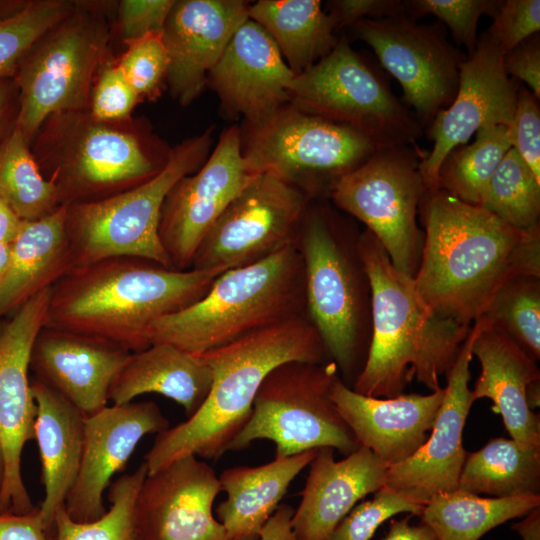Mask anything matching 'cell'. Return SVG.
Returning <instances> with one entry per match:
<instances>
[{
  "mask_svg": "<svg viewBox=\"0 0 540 540\" xmlns=\"http://www.w3.org/2000/svg\"><path fill=\"white\" fill-rule=\"evenodd\" d=\"M418 215L424 243L413 285L431 312L471 326L508 280L540 277V225L515 228L441 188L425 190Z\"/></svg>",
  "mask_w": 540,
  "mask_h": 540,
  "instance_id": "6da1fadb",
  "label": "cell"
},
{
  "mask_svg": "<svg viewBox=\"0 0 540 540\" xmlns=\"http://www.w3.org/2000/svg\"><path fill=\"white\" fill-rule=\"evenodd\" d=\"M224 271L177 270L131 257L74 267L50 288L44 327L137 352L149 346L152 322L198 301Z\"/></svg>",
  "mask_w": 540,
  "mask_h": 540,
  "instance_id": "7a4b0ae2",
  "label": "cell"
},
{
  "mask_svg": "<svg viewBox=\"0 0 540 540\" xmlns=\"http://www.w3.org/2000/svg\"><path fill=\"white\" fill-rule=\"evenodd\" d=\"M197 355L212 373L209 393L186 421L158 433L144 457L147 474L189 455L219 459L247 423L257 391L275 367L330 359L304 313Z\"/></svg>",
  "mask_w": 540,
  "mask_h": 540,
  "instance_id": "3957f363",
  "label": "cell"
},
{
  "mask_svg": "<svg viewBox=\"0 0 540 540\" xmlns=\"http://www.w3.org/2000/svg\"><path fill=\"white\" fill-rule=\"evenodd\" d=\"M358 250L371 287V339L352 389L392 398L415 378L432 392L452 368L471 326L431 312L419 299L413 278L392 264L367 229Z\"/></svg>",
  "mask_w": 540,
  "mask_h": 540,
  "instance_id": "277c9868",
  "label": "cell"
},
{
  "mask_svg": "<svg viewBox=\"0 0 540 540\" xmlns=\"http://www.w3.org/2000/svg\"><path fill=\"white\" fill-rule=\"evenodd\" d=\"M304 311V268L296 240L221 273L198 301L152 322L147 342L200 354Z\"/></svg>",
  "mask_w": 540,
  "mask_h": 540,
  "instance_id": "5b68a950",
  "label": "cell"
},
{
  "mask_svg": "<svg viewBox=\"0 0 540 540\" xmlns=\"http://www.w3.org/2000/svg\"><path fill=\"white\" fill-rule=\"evenodd\" d=\"M357 236H348L324 205L308 206L298 247L304 268L305 309L329 358L355 382L371 339V287Z\"/></svg>",
  "mask_w": 540,
  "mask_h": 540,
  "instance_id": "8992f818",
  "label": "cell"
},
{
  "mask_svg": "<svg viewBox=\"0 0 540 540\" xmlns=\"http://www.w3.org/2000/svg\"><path fill=\"white\" fill-rule=\"evenodd\" d=\"M211 143V132L205 131L174 148L165 165L139 185L68 203L66 231L75 267L131 257L173 268L159 237L162 207L174 185L204 162Z\"/></svg>",
  "mask_w": 540,
  "mask_h": 540,
  "instance_id": "52a82bcc",
  "label": "cell"
},
{
  "mask_svg": "<svg viewBox=\"0 0 540 540\" xmlns=\"http://www.w3.org/2000/svg\"><path fill=\"white\" fill-rule=\"evenodd\" d=\"M289 104L358 131L377 149L415 144L424 132L414 112L393 94L386 75L345 37L294 76Z\"/></svg>",
  "mask_w": 540,
  "mask_h": 540,
  "instance_id": "ba28073f",
  "label": "cell"
},
{
  "mask_svg": "<svg viewBox=\"0 0 540 540\" xmlns=\"http://www.w3.org/2000/svg\"><path fill=\"white\" fill-rule=\"evenodd\" d=\"M338 373L332 360L275 367L259 387L251 415L230 450L266 439L274 442L280 458L323 447L345 456L356 451L360 445L330 397Z\"/></svg>",
  "mask_w": 540,
  "mask_h": 540,
  "instance_id": "9c48e42d",
  "label": "cell"
},
{
  "mask_svg": "<svg viewBox=\"0 0 540 540\" xmlns=\"http://www.w3.org/2000/svg\"><path fill=\"white\" fill-rule=\"evenodd\" d=\"M376 149L358 131L290 104L266 122L248 127L242 146L254 173L272 174L310 198L330 196L336 182L365 163Z\"/></svg>",
  "mask_w": 540,
  "mask_h": 540,
  "instance_id": "30bf717a",
  "label": "cell"
},
{
  "mask_svg": "<svg viewBox=\"0 0 540 540\" xmlns=\"http://www.w3.org/2000/svg\"><path fill=\"white\" fill-rule=\"evenodd\" d=\"M423 157L414 144L376 149L332 188L334 204L365 224L400 272L414 277L424 232L417 224L427 189L419 170Z\"/></svg>",
  "mask_w": 540,
  "mask_h": 540,
  "instance_id": "8fae6325",
  "label": "cell"
},
{
  "mask_svg": "<svg viewBox=\"0 0 540 540\" xmlns=\"http://www.w3.org/2000/svg\"><path fill=\"white\" fill-rule=\"evenodd\" d=\"M310 197L260 173L229 203L201 242L193 269L239 268L295 242Z\"/></svg>",
  "mask_w": 540,
  "mask_h": 540,
  "instance_id": "7c38bea8",
  "label": "cell"
},
{
  "mask_svg": "<svg viewBox=\"0 0 540 540\" xmlns=\"http://www.w3.org/2000/svg\"><path fill=\"white\" fill-rule=\"evenodd\" d=\"M380 65L401 85L404 102L424 127L454 100L467 55L448 39L444 25L418 24L405 16L365 19L351 26Z\"/></svg>",
  "mask_w": 540,
  "mask_h": 540,
  "instance_id": "4fadbf2b",
  "label": "cell"
},
{
  "mask_svg": "<svg viewBox=\"0 0 540 540\" xmlns=\"http://www.w3.org/2000/svg\"><path fill=\"white\" fill-rule=\"evenodd\" d=\"M107 39L102 21L71 13L38 41L20 75L17 127L26 140L49 115L86 105Z\"/></svg>",
  "mask_w": 540,
  "mask_h": 540,
  "instance_id": "5bb4252c",
  "label": "cell"
},
{
  "mask_svg": "<svg viewBox=\"0 0 540 540\" xmlns=\"http://www.w3.org/2000/svg\"><path fill=\"white\" fill-rule=\"evenodd\" d=\"M256 175L243 156L240 129L233 126L223 132L200 169L174 185L159 224V237L174 269H191L204 237Z\"/></svg>",
  "mask_w": 540,
  "mask_h": 540,
  "instance_id": "9a60e30c",
  "label": "cell"
},
{
  "mask_svg": "<svg viewBox=\"0 0 540 540\" xmlns=\"http://www.w3.org/2000/svg\"><path fill=\"white\" fill-rule=\"evenodd\" d=\"M50 288L36 294L5 323L0 338V444L5 476L0 512L28 513L32 504L21 471L22 451L34 439L37 406L28 370L33 344L45 325Z\"/></svg>",
  "mask_w": 540,
  "mask_h": 540,
  "instance_id": "2e32d148",
  "label": "cell"
},
{
  "mask_svg": "<svg viewBox=\"0 0 540 540\" xmlns=\"http://www.w3.org/2000/svg\"><path fill=\"white\" fill-rule=\"evenodd\" d=\"M502 56L483 32L474 53L460 65L454 100L427 126V136L434 145L419 164L427 189L438 188L439 167L453 148L467 144L483 127H510L520 84L506 73Z\"/></svg>",
  "mask_w": 540,
  "mask_h": 540,
  "instance_id": "e0dca14e",
  "label": "cell"
},
{
  "mask_svg": "<svg viewBox=\"0 0 540 540\" xmlns=\"http://www.w3.org/2000/svg\"><path fill=\"white\" fill-rule=\"evenodd\" d=\"M220 491L213 468L193 455L147 474L134 508L139 540H229L213 516Z\"/></svg>",
  "mask_w": 540,
  "mask_h": 540,
  "instance_id": "ac0fdd59",
  "label": "cell"
},
{
  "mask_svg": "<svg viewBox=\"0 0 540 540\" xmlns=\"http://www.w3.org/2000/svg\"><path fill=\"white\" fill-rule=\"evenodd\" d=\"M476 332L473 322L446 375L443 400L426 441L413 455L386 471L385 486L402 491L424 505L435 494L458 489L467 455L463 431L474 402L469 380Z\"/></svg>",
  "mask_w": 540,
  "mask_h": 540,
  "instance_id": "d6986e66",
  "label": "cell"
},
{
  "mask_svg": "<svg viewBox=\"0 0 540 540\" xmlns=\"http://www.w3.org/2000/svg\"><path fill=\"white\" fill-rule=\"evenodd\" d=\"M167 428L168 419L153 401L113 404L86 415L80 468L65 502L68 515L77 522L100 518L112 477L125 468L144 436Z\"/></svg>",
  "mask_w": 540,
  "mask_h": 540,
  "instance_id": "ffe728a7",
  "label": "cell"
},
{
  "mask_svg": "<svg viewBox=\"0 0 540 540\" xmlns=\"http://www.w3.org/2000/svg\"><path fill=\"white\" fill-rule=\"evenodd\" d=\"M294 76L273 39L249 18L232 36L207 82L229 112L242 115L253 127L289 104Z\"/></svg>",
  "mask_w": 540,
  "mask_h": 540,
  "instance_id": "44dd1931",
  "label": "cell"
},
{
  "mask_svg": "<svg viewBox=\"0 0 540 540\" xmlns=\"http://www.w3.org/2000/svg\"><path fill=\"white\" fill-rule=\"evenodd\" d=\"M248 7L241 0L175 1L162 38L169 56L166 78L182 104L201 93L232 36L249 19Z\"/></svg>",
  "mask_w": 540,
  "mask_h": 540,
  "instance_id": "7402d4cb",
  "label": "cell"
},
{
  "mask_svg": "<svg viewBox=\"0 0 540 540\" xmlns=\"http://www.w3.org/2000/svg\"><path fill=\"white\" fill-rule=\"evenodd\" d=\"M131 353L102 339L43 327L30 367L37 380L90 415L107 406L110 387Z\"/></svg>",
  "mask_w": 540,
  "mask_h": 540,
  "instance_id": "603a6c76",
  "label": "cell"
},
{
  "mask_svg": "<svg viewBox=\"0 0 540 540\" xmlns=\"http://www.w3.org/2000/svg\"><path fill=\"white\" fill-rule=\"evenodd\" d=\"M444 396V388L428 395L401 394L377 398L355 392L339 377L330 397L360 446L387 467L413 455L426 441Z\"/></svg>",
  "mask_w": 540,
  "mask_h": 540,
  "instance_id": "cb8c5ba5",
  "label": "cell"
},
{
  "mask_svg": "<svg viewBox=\"0 0 540 540\" xmlns=\"http://www.w3.org/2000/svg\"><path fill=\"white\" fill-rule=\"evenodd\" d=\"M474 323L477 332L472 355L481 366L471 396L488 398L500 414L511 438L526 449H540V420L528 405V388L540 382L536 361L484 316Z\"/></svg>",
  "mask_w": 540,
  "mask_h": 540,
  "instance_id": "d4e9b609",
  "label": "cell"
},
{
  "mask_svg": "<svg viewBox=\"0 0 540 540\" xmlns=\"http://www.w3.org/2000/svg\"><path fill=\"white\" fill-rule=\"evenodd\" d=\"M323 447L310 463L301 501L291 519L297 540H328L356 503L385 483L387 466L360 446L342 460Z\"/></svg>",
  "mask_w": 540,
  "mask_h": 540,
  "instance_id": "484cf974",
  "label": "cell"
},
{
  "mask_svg": "<svg viewBox=\"0 0 540 540\" xmlns=\"http://www.w3.org/2000/svg\"><path fill=\"white\" fill-rule=\"evenodd\" d=\"M31 383L37 406L34 439L44 487L38 512L44 525L54 530V517L65 505L79 472L86 415L43 382Z\"/></svg>",
  "mask_w": 540,
  "mask_h": 540,
  "instance_id": "4316f807",
  "label": "cell"
},
{
  "mask_svg": "<svg viewBox=\"0 0 540 540\" xmlns=\"http://www.w3.org/2000/svg\"><path fill=\"white\" fill-rule=\"evenodd\" d=\"M67 203L52 213L22 221L10 243L8 266L0 282V318L51 288L75 267L66 231Z\"/></svg>",
  "mask_w": 540,
  "mask_h": 540,
  "instance_id": "83f0119b",
  "label": "cell"
},
{
  "mask_svg": "<svg viewBox=\"0 0 540 540\" xmlns=\"http://www.w3.org/2000/svg\"><path fill=\"white\" fill-rule=\"evenodd\" d=\"M317 450L275 457L260 466L228 468L221 473L220 488L227 498L217 506L216 514L229 540H259L263 526L290 483L310 465Z\"/></svg>",
  "mask_w": 540,
  "mask_h": 540,
  "instance_id": "f1b7e54d",
  "label": "cell"
},
{
  "mask_svg": "<svg viewBox=\"0 0 540 540\" xmlns=\"http://www.w3.org/2000/svg\"><path fill=\"white\" fill-rule=\"evenodd\" d=\"M212 384L208 365L197 354L166 343L132 352L109 391L113 404L161 394L181 405L189 418L205 401Z\"/></svg>",
  "mask_w": 540,
  "mask_h": 540,
  "instance_id": "f546056e",
  "label": "cell"
},
{
  "mask_svg": "<svg viewBox=\"0 0 540 540\" xmlns=\"http://www.w3.org/2000/svg\"><path fill=\"white\" fill-rule=\"evenodd\" d=\"M248 16L273 39L295 75L329 54L338 42L319 0H260L249 4Z\"/></svg>",
  "mask_w": 540,
  "mask_h": 540,
  "instance_id": "4dcf8cb0",
  "label": "cell"
},
{
  "mask_svg": "<svg viewBox=\"0 0 540 540\" xmlns=\"http://www.w3.org/2000/svg\"><path fill=\"white\" fill-rule=\"evenodd\" d=\"M537 507L540 495L481 497L456 489L432 496L419 517L438 540H478L493 528Z\"/></svg>",
  "mask_w": 540,
  "mask_h": 540,
  "instance_id": "1f68e13d",
  "label": "cell"
},
{
  "mask_svg": "<svg viewBox=\"0 0 540 540\" xmlns=\"http://www.w3.org/2000/svg\"><path fill=\"white\" fill-rule=\"evenodd\" d=\"M458 489L490 497L540 495V449L492 438L481 449L467 453Z\"/></svg>",
  "mask_w": 540,
  "mask_h": 540,
  "instance_id": "d6a6232c",
  "label": "cell"
},
{
  "mask_svg": "<svg viewBox=\"0 0 540 540\" xmlns=\"http://www.w3.org/2000/svg\"><path fill=\"white\" fill-rule=\"evenodd\" d=\"M73 152L70 175L73 183L85 189H103L148 179L153 164L130 134L104 126L86 130Z\"/></svg>",
  "mask_w": 540,
  "mask_h": 540,
  "instance_id": "836d02e7",
  "label": "cell"
},
{
  "mask_svg": "<svg viewBox=\"0 0 540 540\" xmlns=\"http://www.w3.org/2000/svg\"><path fill=\"white\" fill-rule=\"evenodd\" d=\"M511 147L507 126L479 129L472 144L453 148L443 159L438 188L462 202L479 206L486 185Z\"/></svg>",
  "mask_w": 540,
  "mask_h": 540,
  "instance_id": "e575fe53",
  "label": "cell"
},
{
  "mask_svg": "<svg viewBox=\"0 0 540 540\" xmlns=\"http://www.w3.org/2000/svg\"><path fill=\"white\" fill-rule=\"evenodd\" d=\"M60 190L44 179L16 126L0 147V197L21 221H34L52 213Z\"/></svg>",
  "mask_w": 540,
  "mask_h": 540,
  "instance_id": "d590c367",
  "label": "cell"
},
{
  "mask_svg": "<svg viewBox=\"0 0 540 540\" xmlns=\"http://www.w3.org/2000/svg\"><path fill=\"white\" fill-rule=\"evenodd\" d=\"M479 206L518 229L540 225V180L514 148L495 170Z\"/></svg>",
  "mask_w": 540,
  "mask_h": 540,
  "instance_id": "8d00e7d4",
  "label": "cell"
},
{
  "mask_svg": "<svg viewBox=\"0 0 540 540\" xmlns=\"http://www.w3.org/2000/svg\"><path fill=\"white\" fill-rule=\"evenodd\" d=\"M147 476L142 462L131 474L117 478L110 486L111 506L100 518L89 522L74 521L65 505L54 517L55 540H139L135 529L134 508L137 495Z\"/></svg>",
  "mask_w": 540,
  "mask_h": 540,
  "instance_id": "74e56055",
  "label": "cell"
},
{
  "mask_svg": "<svg viewBox=\"0 0 540 540\" xmlns=\"http://www.w3.org/2000/svg\"><path fill=\"white\" fill-rule=\"evenodd\" d=\"M481 316L535 361L540 358V277L518 275L494 294Z\"/></svg>",
  "mask_w": 540,
  "mask_h": 540,
  "instance_id": "f35d334b",
  "label": "cell"
},
{
  "mask_svg": "<svg viewBox=\"0 0 540 540\" xmlns=\"http://www.w3.org/2000/svg\"><path fill=\"white\" fill-rule=\"evenodd\" d=\"M71 13L72 5L66 1L43 0L0 20V76L10 72L25 52Z\"/></svg>",
  "mask_w": 540,
  "mask_h": 540,
  "instance_id": "ab89813d",
  "label": "cell"
},
{
  "mask_svg": "<svg viewBox=\"0 0 540 540\" xmlns=\"http://www.w3.org/2000/svg\"><path fill=\"white\" fill-rule=\"evenodd\" d=\"M405 17L417 21L434 15L451 30L457 43L474 53L478 41L477 25L482 15L494 17L503 0H404Z\"/></svg>",
  "mask_w": 540,
  "mask_h": 540,
  "instance_id": "60d3db41",
  "label": "cell"
},
{
  "mask_svg": "<svg viewBox=\"0 0 540 540\" xmlns=\"http://www.w3.org/2000/svg\"><path fill=\"white\" fill-rule=\"evenodd\" d=\"M340 521L328 540H370L378 527L399 513L419 516L424 504L402 491L382 486Z\"/></svg>",
  "mask_w": 540,
  "mask_h": 540,
  "instance_id": "b9f144b4",
  "label": "cell"
},
{
  "mask_svg": "<svg viewBox=\"0 0 540 540\" xmlns=\"http://www.w3.org/2000/svg\"><path fill=\"white\" fill-rule=\"evenodd\" d=\"M126 43L128 48L118 67L138 95L154 94L169 66L162 33H150Z\"/></svg>",
  "mask_w": 540,
  "mask_h": 540,
  "instance_id": "7bdbcfd3",
  "label": "cell"
},
{
  "mask_svg": "<svg viewBox=\"0 0 540 540\" xmlns=\"http://www.w3.org/2000/svg\"><path fill=\"white\" fill-rule=\"evenodd\" d=\"M539 31V0H505L484 33L504 55Z\"/></svg>",
  "mask_w": 540,
  "mask_h": 540,
  "instance_id": "ee69618b",
  "label": "cell"
},
{
  "mask_svg": "<svg viewBox=\"0 0 540 540\" xmlns=\"http://www.w3.org/2000/svg\"><path fill=\"white\" fill-rule=\"evenodd\" d=\"M508 130L512 148L540 180V109L533 93L521 85Z\"/></svg>",
  "mask_w": 540,
  "mask_h": 540,
  "instance_id": "f6af8a7d",
  "label": "cell"
},
{
  "mask_svg": "<svg viewBox=\"0 0 540 540\" xmlns=\"http://www.w3.org/2000/svg\"><path fill=\"white\" fill-rule=\"evenodd\" d=\"M138 96L118 65H108L94 88L93 115L103 121L123 119L131 113Z\"/></svg>",
  "mask_w": 540,
  "mask_h": 540,
  "instance_id": "bcb514c9",
  "label": "cell"
},
{
  "mask_svg": "<svg viewBox=\"0 0 540 540\" xmlns=\"http://www.w3.org/2000/svg\"><path fill=\"white\" fill-rule=\"evenodd\" d=\"M173 0H125L120 4V27L125 41L162 33Z\"/></svg>",
  "mask_w": 540,
  "mask_h": 540,
  "instance_id": "7dc6e473",
  "label": "cell"
},
{
  "mask_svg": "<svg viewBox=\"0 0 540 540\" xmlns=\"http://www.w3.org/2000/svg\"><path fill=\"white\" fill-rule=\"evenodd\" d=\"M328 7L335 31L365 19L405 16L403 0H335Z\"/></svg>",
  "mask_w": 540,
  "mask_h": 540,
  "instance_id": "c3c4849f",
  "label": "cell"
},
{
  "mask_svg": "<svg viewBox=\"0 0 540 540\" xmlns=\"http://www.w3.org/2000/svg\"><path fill=\"white\" fill-rule=\"evenodd\" d=\"M506 73L525 82L540 99V36L536 33L502 56Z\"/></svg>",
  "mask_w": 540,
  "mask_h": 540,
  "instance_id": "681fc988",
  "label": "cell"
},
{
  "mask_svg": "<svg viewBox=\"0 0 540 540\" xmlns=\"http://www.w3.org/2000/svg\"><path fill=\"white\" fill-rule=\"evenodd\" d=\"M0 540H55L38 508L28 513L0 512Z\"/></svg>",
  "mask_w": 540,
  "mask_h": 540,
  "instance_id": "f907efd6",
  "label": "cell"
},
{
  "mask_svg": "<svg viewBox=\"0 0 540 540\" xmlns=\"http://www.w3.org/2000/svg\"><path fill=\"white\" fill-rule=\"evenodd\" d=\"M293 513L291 506L278 505L263 526L259 540H297L291 527Z\"/></svg>",
  "mask_w": 540,
  "mask_h": 540,
  "instance_id": "816d5d0a",
  "label": "cell"
},
{
  "mask_svg": "<svg viewBox=\"0 0 540 540\" xmlns=\"http://www.w3.org/2000/svg\"><path fill=\"white\" fill-rule=\"evenodd\" d=\"M412 515L403 519H391L389 529L381 540H438L432 529L421 522L418 525L410 523Z\"/></svg>",
  "mask_w": 540,
  "mask_h": 540,
  "instance_id": "f5cc1de1",
  "label": "cell"
},
{
  "mask_svg": "<svg viewBox=\"0 0 540 540\" xmlns=\"http://www.w3.org/2000/svg\"><path fill=\"white\" fill-rule=\"evenodd\" d=\"M22 221L0 197V243L10 244L17 236Z\"/></svg>",
  "mask_w": 540,
  "mask_h": 540,
  "instance_id": "db71d44e",
  "label": "cell"
},
{
  "mask_svg": "<svg viewBox=\"0 0 540 540\" xmlns=\"http://www.w3.org/2000/svg\"><path fill=\"white\" fill-rule=\"evenodd\" d=\"M522 540H540V507L530 511L525 518L512 525Z\"/></svg>",
  "mask_w": 540,
  "mask_h": 540,
  "instance_id": "11a10c76",
  "label": "cell"
},
{
  "mask_svg": "<svg viewBox=\"0 0 540 540\" xmlns=\"http://www.w3.org/2000/svg\"><path fill=\"white\" fill-rule=\"evenodd\" d=\"M10 255V244L0 243V282L8 266Z\"/></svg>",
  "mask_w": 540,
  "mask_h": 540,
  "instance_id": "9f6ffc18",
  "label": "cell"
},
{
  "mask_svg": "<svg viewBox=\"0 0 540 540\" xmlns=\"http://www.w3.org/2000/svg\"><path fill=\"white\" fill-rule=\"evenodd\" d=\"M4 476H5V460H4L3 450L0 444V493L3 486Z\"/></svg>",
  "mask_w": 540,
  "mask_h": 540,
  "instance_id": "6f0895ef",
  "label": "cell"
},
{
  "mask_svg": "<svg viewBox=\"0 0 540 540\" xmlns=\"http://www.w3.org/2000/svg\"><path fill=\"white\" fill-rule=\"evenodd\" d=\"M5 102H6V90L2 85H0V118L3 112Z\"/></svg>",
  "mask_w": 540,
  "mask_h": 540,
  "instance_id": "680465c9",
  "label": "cell"
},
{
  "mask_svg": "<svg viewBox=\"0 0 540 540\" xmlns=\"http://www.w3.org/2000/svg\"><path fill=\"white\" fill-rule=\"evenodd\" d=\"M4 327H5V323H2L0 321V338H1L2 334H3Z\"/></svg>",
  "mask_w": 540,
  "mask_h": 540,
  "instance_id": "91938a15",
  "label": "cell"
}]
</instances>
